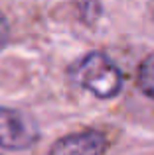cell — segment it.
<instances>
[{
    "label": "cell",
    "mask_w": 154,
    "mask_h": 155,
    "mask_svg": "<svg viewBox=\"0 0 154 155\" xmlns=\"http://www.w3.org/2000/svg\"><path fill=\"white\" fill-rule=\"evenodd\" d=\"M71 81L87 88L99 98H113L123 88V73L119 65L101 51L87 53L69 71Z\"/></svg>",
    "instance_id": "cell-1"
},
{
    "label": "cell",
    "mask_w": 154,
    "mask_h": 155,
    "mask_svg": "<svg viewBox=\"0 0 154 155\" xmlns=\"http://www.w3.org/2000/svg\"><path fill=\"white\" fill-rule=\"evenodd\" d=\"M40 132L36 122L24 112L0 106V147L26 149L38 141Z\"/></svg>",
    "instance_id": "cell-2"
},
{
    "label": "cell",
    "mask_w": 154,
    "mask_h": 155,
    "mask_svg": "<svg viewBox=\"0 0 154 155\" xmlns=\"http://www.w3.org/2000/svg\"><path fill=\"white\" fill-rule=\"evenodd\" d=\"M107 140L99 130H83L58 140L50 149V155H103Z\"/></svg>",
    "instance_id": "cell-3"
},
{
    "label": "cell",
    "mask_w": 154,
    "mask_h": 155,
    "mask_svg": "<svg viewBox=\"0 0 154 155\" xmlns=\"http://www.w3.org/2000/svg\"><path fill=\"white\" fill-rule=\"evenodd\" d=\"M138 87L146 96L154 98V59H148L140 67L138 73Z\"/></svg>",
    "instance_id": "cell-4"
},
{
    "label": "cell",
    "mask_w": 154,
    "mask_h": 155,
    "mask_svg": "<svg viewBox=\"0 0 154 155\" xmlns=\"http://www.w3.org/2000/svg\"><path fill=\"white\" fill-rule=\"evenodd\" d=\"M8 35H10V28H8V22L4 20V16L0 14V49L6 45Z\"/></svg>",
    "instance_id": "cell-5"
}]
</instances>
